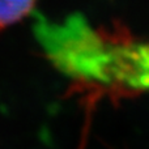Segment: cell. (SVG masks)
<instances>
[{"instance_id":"obj_1","label":"cell","mask_w":149,"mask_h":149,"mask_svg":"<svg viewBox=\"0 0 149 149\" xmlns=\"http://www.w3.org/2000/svg\"><path fill=\"white\" fill-rule=\"evenodd\" d=\"M131 63L134 89L136 92L149 90V45H134Z\"/></svg>"},{"instance_id":"obj_2","label":"cell","mask_w":149,"mask_h":149,"mask_svg":"<svg viewBox=\"0 0 149 149\" xmlns=\"http://www.w3.org/2000/svg\"><path fill=\"white\" fill-rule=\"evenodd\" d=\"M36 0H0V29L15 24L31 10Z\"/></svg>"}]
</instances>
